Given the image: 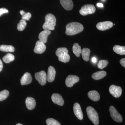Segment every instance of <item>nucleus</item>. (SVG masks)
<instances>
[{
    "label": "nucleus",
    "mask_w": 125,
    "mask_h": 125,
    "mask_svg": "<svg viewBox=\"0 0 125 125\" xmlns=\"http://www.w3.org/2000/svg\"><path fill=\"white\" fill-rule=\"evenodd\" d=\"M97 5L98 7H103V5L101 3H98L97 4Z\"/></svg>",
    "instance_id": "36"
},
{
    "label": "nucleus",
    "mask_w": 125,
    "mask_h": 125,
    "mask_svg": "<svg viewBox=\"0 0 125 125\" xmlns=\"http://www.w3.org/2000/svg\"><path fill=\"white\" fill-rule=\"evenodd\" d=\"M92 61L93 62H94V63H96V62H97V59H96V57H93L92 59Z\"/></svg>",
    "instance_id": "35"
},
{
    "label": "nucleus",
    "mask_w": 125,
    "mask_h": 125,
    "mask_svg": "<svg viewBox=\"0 0 125 125\" xmlns=\"http://www.w3.org/2000/svg\"><path fill=\"white\" fill-rule=\"evenodd\" d=\"M73 111L75 115L79 120H82L83 115L80 105L78 103L74 104L73 107Z\"/></svg>",
    "instance_id": "12"
},
{
    "label": "nucleus",
    "mask_w": 125,
    "mask_h": 125,
    "mask_svg": "<svg viewBox=\"0 0 125 125\" xmlns=\"http://www.w3.org/2000/svg\"><path fill=\"white\" fill-rule=\"evenodd\" d=\"M26 20L22 19L20 21L19 23L17 25V29L19 31H22L25 28L27 25Z\"/></svg>",
    "instance_id": "26"
},
{
    "label": "nucleus",
    "mask_w": 125,
    "mask_h": 125,
    "mask_svg": "<svg viewBox=\"0 0 125 125\" xmlns=\"http://www.w3.org/2000/svg\"><path fill=\"white\" fill-rule=\"evenodd\" d=\"M46 122L47 125H61L59 122L52 118H49L47 119Z\"/></svg>",
    "instance_id": "31"
},
{
    "label": "nucleus",
    "mask_w": 125,
    "mask_h": 125,
    "mask_svg": "<svg viewBox=\"0 0 125 125\" xmlns=\"http://www.w3.org/2000/svg\"><path fill=\"white\" fill-rule=\"evenodd\" d=\"M8 11L7 9L5 8H2L0 9V16L2 14L4 13H8Z\"/></svg>",
    "instance_id": "32"
},
{
    "label": "nucleus",
    "mask_w": 125,
    "mask_h": 125,
    "mask_svg": "<svg viewBox=\"0 0 125 125\" xmlns=\"http://www.w3.org/2000/svg\"><path fill=\"white\" fill-rule=\"evenodd\" d=\"M9 95V92L7 90H4L0 92V101L6 99Z\"/></svg>",
    "instance_id": "28"
},
{
    "label": "nucleus",
    "mask_w": 125,
    "mask_h": 125,
    "mask_svg": "<svg viewBox=\"0 0 125 125\" xmlns=\"http://www.w3.org/2000/svg\"><path fill=\"white\" fill-rule=\"evenodd\" d=\"M32 78L31 74L28 72H26L20 80L21 84L22 85L29 84L32 82Z\"/></svg>",
    "instance_id": "14"
},
{
    "label": "nucleus",
    "mask_w": 125,
    "mask_h": 125,
    "mask_svg": "<svg viewBox=\"0 0 125 125\" xmlns=\"http://www.w3.org/2000/svg\"><path fill=\"white\" fill-rule=\"evenodd\" d=\"M56 74L55 68L53 66H49L48 70L47 75V80L49 82H52L54 80Z\"/></svg>",
    "instance_id": "13"
},
{
    "label": "nucleus",
    "mask_w": 125,
    "mask_h": 125,
    "mask_svg": "<svg viewBox=\"0 0 125 125\" xmlns=\"http://www.w3.org/2000/svg\"><path fill=\"white\" fill-rule=\"evenodd\" d=\"M70 60V56L68 54H65L58 57V60L64 63L69 62Z\"/></svg>",
    "instance_id": "27"
},
{
    "label": "nucleus",
    "mask_w": 125,
    "mask_h": 125,
    "mask_svg": "<svg viewBox=\"0 0 125 125\" xmlns=\"http://www.w3.org/2000/svg\"><path fill=\"white\" fill-rule=\"evenodd\" d=\"M72 51L76 57H79L80 56L82 49H81V47L78 43H75L74 44L73 46L72 47Z\"/></svg>",
    "instance_id": "22"
},
{
    "label": "nucleus",
    "mask_w": 125,
    "mask_h": 125,
    "mask_svg": "<svg viewBox=\"0 0 125 125\" xmlns=\"http://www.w3.org/2000/svg\"><path fill=\"white\" fill-rule=\"evenodd\" d=\"M51 33L50 30H45L42 31L39 35V40L44 43H46L47 41L48 37Z\"/></svg>",
    "instance_id": "17"
},
{
    "label": "nucleus",
    "mask_w": 125,
    "mask_h": 125,
    "mask_svg": "<svg viewBox=\"0 0 125 125\" xmlns=\"http://www.w3.org/2000/svg\"><path fill=\"white\" fill-rule=\"evenodd\" d=\"M113 25V23L111 21H105L98 23L96 27L99 30L104 31L111 28Z\"/></svg>",
    "instance_id": "10"
},
{
    "label": "nucleus",
    "mask_w": 125,
    "mask_h": 125,
    "mask_svg": "<svg viewBox=\"0 0 125 125\" xmlns=\"http://www.w3.org/2000/svg\"><path fill=\"white\" fill-rule=\"evenodd\" d=\"M86 111L87 115L90 120L94 125H98L99 123L98 115L95 109L92 107L89 106L87 108Z\"/></svg>",
    "instance_id": "3"
},
{
    "label": "nucleus",
    "mask_w": 125,
    "mask_h": 125,
    "mask_svg": "<svg viewBox=\"0 0 125 125\" xmlns=\"http://www.w3.org/2000/svg\"><path fill=\"white\" fill-rule=\"evenodd\" d=\"M52 102L60 106H62L64 103V99L60 94L57 93H54L52 95Z\"/></svg>",
    "instance_id": "11"
},
{
    "label": "nucleus",
    "mask_w": 125,
    "mask_h": 125,
    "mask_svg": "<svg viewBox=\"0 0 125 125\" xmlns=\"http://www.w3.org/2000/svg\"><path fill=\"white\" fill-rule=\"evenodd\" d=\"M3 69V64L2 61L0 59V72Z\"/></svg>",
    "instance_id": "34"
},
{
    "label": "nucleus",
    "mask_w": 125,
    "mask_h": 125,
    "mask_svg": "<svg viewBox=\"0 0 125 125\" xmlns=\"http://www.w3.org/2000/svg\"><path fill=\"white\" fill-rule=\"evenodd\" d=\"M16 125H23L22 124H21V123H17Z\"/></svg>",
    "instance_id": "37"
},
{
    "label": "nucleus",
    "mask_w": 125,
    "mask_h": 125,
    "mask_svg": "<svg viewBox=\"0 0 125 125\" xmlns=\"http://www.w3.org/2000/svg\"><path fill=\"white\" fill-rule=\"evenodd\" d=\"M2 60L5 63H9L15 60V56L13 54L9 53L3 57Z\"/></svg>",
    "instance_id": "24"
},
{
    "label": "nucleus",
    "mask_w": 125,
    "mask_h": 125,
    "mask_svg": "<svg viewBox=\"0 0 125 125\" xmlns=\"http://www.w3.org/2000/svg\"><path fill=\"white\" fill-rule=\"evenodd\" d=\"M109 111L111 116L114 121L118 122H121L122 121L123 118L122 116L114 106H110Z\"/></svg>",
    "instance_id": "5"
},
{
    "label": "nucleus",
    "mask_w": 125,
    "mask_h": 125,
    "mask_svg": "<svg viewBox=\"0 0 125 125\" xmlns=\"http://www.w3.org/2000/svg\"><path fill=\"white\" fill-rule=\"evenodd\" d=\"M109 92L114 97L118 98L121 95L122 89L119 86L112 85L109 87Z\"/></svg>",
    "instance_id": "7"
},
{
    "label": "nucleus",
    "mask_w": 125,
    "mask_h": 125,
    "mask_svg": "<svg viewBox=\"0 0 125 125\" xmlns=\"http://www.w3.org/2000/svg\"><path fill=\"white\" fill-rule=\"evenodd\" d=\"M114 51L120 55H125V47L119 45H115L113 48Z\"/></svg>",
    "instance_id": "20"
},
{
    "label": "nucleus",
    "mask_w": 125,
    "mask_h": 125,
    "mask_svg": "<svg viewBox=\"0 0 125 125\" xmlns=\"http://www.w3.org/2000/svg\"><path fill=\"white\" fill-rule=\"evenodd\" d=\"M20 13L21 15L22 16V19L25 20H29L32 16V15L30 13H25L24 10H21L20 11Z\"/></svg>",
    "instance_id": "29"
},
{
    "label": "nucleus",
    "mask_w": 125,
    "mask_h": 125,
    "mask_svg": "<svg viewBox=\"0 0 125 125\" xmlns=\"http://www.w3.org/2000/svg\"><path fill=\"white\" fill-rule=\"evenodd\" d=\"M82 57L83 59L86 61L89 60L90 54V50L89 48H83L81 51Z\"/></svg>",
    "instance_id": "21"
},
{
    "label": "nucleus",
    "mask_w": 125,
    "mask_h": 125,
    "mask_svg": "<svg viewBox=\"0 0 125 125\" xmlns=\"http://www.w3.org/2000/svg\"><path fill=\"white\" fill-rule=\"evenodd\" d=\"M66 35L73 36L83 31L84 27L80 23L73 22L67 24L66 27Z\"/></svg>",
    "instance_id": "1"
},
{
    "label": "nucleus",
    "mask_w": 125,
    "mask_h": 125,
    "mask_svg": "<svg viewBox=\"0 0 125 125\" xmlns=\"http://www.w3.org/2000/svg\"><path fill=\"white\" fill-rule=\"evenodd\" d=\"M96 10V8L93 5L87 4L82 6L80 10L79 13L81 15L86 16L94 13Z\"/></svg>",
    "instance_id": "4"
},
{
    "label": "nucleus",
    "mask_w": 125,
    "mask_h": 125,
    "mask_svg": "<svg viewBox=\"0 0 125 125\" xmlns=\"http://www.w3.org/2000/svg\"><path fill=\"white\" fill-rule=\"evenodd\" d=\"M120 63L124 67H125V58H123L120 60Z\"/></svg>",
    "instance_id": "33"
},
{
    "label": "nucleus",
    "mask_w": 125,
    "mask_h": 125,
    "mask_svg": "<svg viewBox=\"0 0 125 125\" xmlns=\"http://www.w3.org/2000/svg\"><path fill=\"white\" fill-rule=\"evenodd\" d=\"M0 51L5 52H14V47L11 45H2L0 46Z\"/></svg>",
    "instance_id": "23"
},
{
    "label": "nucleus",
    "mask_w": 125,
    "mask_h": 125,
    "mask_svg": "<svg viewBox=\"0 0 125 125\" xmlns=\"http://www.w3.org/2000/svg\"></svg>",
    "instance_id": "38"
},
{
    "label": "nucleus",
    "mask_w": 125,
    "mask_h": 125,
    "mask_svg": "<svg viewBox=\"0 0 125 125\" xmlns=\"http://www.w3.org/2000/svg\"><path fill=\"white\" fill-rule=\"evenodd\" d=\"M35 77L36 80L38 81L40 85H44L47 82V74L44 71L37 72L35 74Z\"/></svg>",
    "instance_id": "6"
},
{
    "label": "nucleus",
    "mask_w": 125,
    "mask_h": 125,
    "mask_svg": "<svg viewBox=\"0 0 125 125\" xmlns=\"http://www.w3.org/2000/svg\"><path fill=\"white\" fill-rule=\"evenodd\" d=\"M44 43L38 40L36 42V46L34 49V52L36 54H41L45 52L46 48V45Z\"/></svg>",
    "instance_id": "8"
},
{
    "label": "nucleus",
    "mask_w": 125,
    "mask_h": 125,
    "mask_svg": "<svg viewBox=\"0 0 125 125\" xmlns=\"http://www.w3.org/2000/svg\"><path fill=\"white\" fill-rule=\"evenodd\" d=\"M60 2L62 7L66 10H71L73 7V4L72 0H60Z\"/></svg>",
    "instance_id": "15"
},
{
    "label": "nucleus",
    "mask_w": 125,
    "mask_h": 125,
    "mask_svg": "<svg viewBox=\"0 0 125 125\" xmlns=\"http://www.w3.org/2000/svg\"><path fill=\"white\" fill-rule=\"evenodd\" d=\"M68 50L67 48L65 47L59 48L56 52V54L57 56H60L64 55L65 54H68Z\"/></svg>",
    "instance_id": "25"
},
{
    "label": "nucleus",
    "mask_w": 125,
    "mask_h": 125,
    "mask_svg": "<svg viewBox=\"0 0 125 125\" xmlns=\"http://www.w3.org/2000/svg\"><path fill=\"white\" fill-rule=\"evenodd\" d=\"M25 104L27 108L29 110H32L36 107V101L34 99L31 97H28L26 98Z\"/></svg>",
    "instance_id": "16"
},
{
    "label": "nucleus",
    "mask_w": 125,
    "mask_h": 125,
    "mask_svg": "<svg viewBox=\"0 0 125 125\" xmlns=\"http://www.w3.org/2000/svg\"><path fill=\"white\" fill-rule=\"evenodd\" d=\"M79 81V78L78 76L74 75H69L65 80V83L68 87H72L76 83Z\"/></svg>",
    "instance_id": "9"
},
{
    "label": "nucleus",
    "mask_w": 125,
    "mask_h": 125,
    "mask_svg": "<svg viewBox=\"0 0 125 125\" xmlns=\"http://www.w3.org/2000/svg\"><path fill=\"white\" fill-rule=\"evenodd\" d=\"M89 98L92 101H99L100 96L98 92L96 90L89 91L88 94Z\"/></svg>",
    "instance_id": "18"
},
{
    "label": "nucleus",
    "mask_w": 125,
    "mask_h": 125,
    "mask_svg": "<svg viewBox=\"0 0 125 125\" xmlns=\"http://www.w3.org/2000/svg\"><path fill=\"white\" fill-rule=\"evenodd\" d=\"M107 73L104 71H98L93 74L92 78L94 80H100L105 77Z\"/></svg>",
    "instance_id": "19"
},
{
    "label": "nucleus",
    "mask_w": 125,
    "mask_h": 125,
    "mask_svg": "<svg viewBox=\"0 0 125 125\" xmlns=\"http://www.w3.org/2000/svg\"><path fill=\"white\" fill-rule=\"evenodd\" d=\"M108 64V61L106 60H102L99 61L98 64V67L99 69H102L107 66Z\"/></svg>",
    "instance_id": "30"
},
{
    "label": "nucleus",
    "mask_w": 125,
    "mask_h": 125,
    "mask_svg": "<svg viewBox=\"0 0 125 125\" xmlns=\"http://www.w3.org/2000/svg\"><path fill=\"white\" fill-rule=\"evenodd\" d=\"M45 22L43 25L44 30H53L55 29L56 19L55 16L52 14H47L45 16Z\"/></svg>",
    "instance_id": "2"
}]
</instances>
